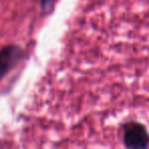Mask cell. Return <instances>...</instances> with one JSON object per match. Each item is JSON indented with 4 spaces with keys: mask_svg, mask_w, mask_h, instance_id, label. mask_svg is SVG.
<instances>
[{
    "mask_svg": "<svg viewBox=\"0 0 149 149\" xmlns=\"http://www.w3.org/2000/svg\"><path fill=\"white\" fill-rule=\"evenodd\" d=\"M124 143L129 148H146L149 144V136L143 125L130 122L124 125Z\"/></svg>",
    "mask_w": 149,
    "mask_h": 149,
    "instance_id": "obj_1",
    "label": "cell"
},
{
    "mask_svg": "<svg viewBox=\"0 0 149 149\" xmlns=\"http://www.w3.org/2000/svg\"><path fill=\"white\" fill-rule=\"evenodd\" d=\"M23 50L17 45H8L0 50V80L23 57Z\"/></svg>",
    "mask_w": 149,
    "mask_h": 149,
    "instance_id": "obj_2",
    "label": "cell"
},
{
    "mask_svg": "<svg viewBox=\"0 0 149 149\" xmlns=\"http://www.w3.org/2000/svg\"><path fill=\"white\" fill-rule=\"evenodd\" d=\"M39 1H40V3H41V6L43 7V8H46V7L50 6V4L53 2L54 0H39Z\"/></svg>",
    "mask_w": 149,
    "mask_h": 149,
    "instance_id": "obj_3",
    "label": "cell"
}]
</instances>
